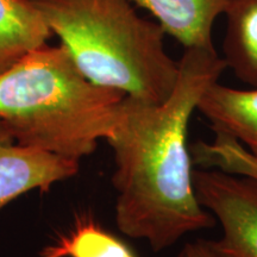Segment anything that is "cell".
<instances>
[{
	"instance_id": "6da1fadb",
	"label": "cell",
	"mask_w": 257,
	"mask_h": 257,
	"mask_svg": "<svg viewBox=\"0 0 257 257\" xmlns=\"http://www.w3.org/2000/svg\"><path fill=\"white\" fill-rule=\"evenodd\" d=\"M225 69L214 48H187L168 99L150 104L125 95L106 138L115 163V224L155 252L216 225L197 197L187 135L201 95Z\"/></svg>"
},
{
	"instance_id": "7c38bea8",
	"label": "cell",
	"mask_w": 257,
	"mask_h": 257,
	"mask_svg": "<svg viewBox=\"0 0 257 257\" xmlns=\"http://www.w3.org/2000/svg\"><path fill=\"white\" fill-rule=\"evenodd\" d=\"M178 257H219L212 246L211 240L197 239L184 245Z\"/></svg>"
},
{
	"instance_id": "30bf717a",
	"label": "cell",
	"mask_w": 257,
	"mask_h": 257,
	"mask_svg": "<svg viewBox=\"0 0 257 257\" xmlns=\"http://www.w3.org/2000/svg\"><path fill=\"white\" fill-rule=\"evenodd\" d=\"M38 257H136L126 244L92 220H80L68 234Z\"/></svg>"
},
{
	"instance_id": "ba28073f",
	"label": "cell",
	"mask_w": 257,
	"mask_h": 257,
	"mask_svg": "<svg viewBox=\"0 0 257 257\" xmlns=\"http://www.w3.org/2000/svg\"><path fill=\"white\" fill-rule=\"evenodd\" d=\"M53 31L30 0H0V74L46 46Z\"/></svg>"
},
{
	"instance_id": "52a82bcc",
	"label": "cell",
	"mask_w": 257,
	"mask_h": 257,
	"mask_svg": "<svg viewBox=\"0 0 257 257\" xmlns=\"http://www.w3.org/2000/svg\"><path fill=\"white\" fill-rule=\"evenodd\" d=\"M149 11L166 35L187 48H214V22L229 0H128Z\"/></svg>"
},
{
	"instance_id": "7a4b0ae2",
	"label": "cell",
	"mask_w": 257,
	"mask_h": 257,
	"mask_svg": "<svg viewBox=\"0 0 257 257\" xmlns=\"http://www.w3.org/2000/svg\"><path fill=\"white\" fill-rule=\"evenodd\" d=\"M125 95L88 81L63 44H46L0 74V119L22 146L80 162L110 136Z\"/></svg>"
},
{
	"instance_id": "3957f363",
	"label": "cell",
	"mask_w": 257,
	"mask_h": 257,
	"mask_svg": "<svg viewBox=\"0 0 257 257\" xmlns=\"http://www.w3.org/2000/svg\"><path fill=\"white\" fill-rule=\"evenodd\" d=\"M30 2L88 81L150 104L172 94L179 62L166 51L165 31L128 0Z\"/></svg>"
},
{
	"instance_id": "9c48e42d",
	"label": "cell",
	"mask_w": 257,
	"mask_h": 257,
	"mask_svg": "<svg viewBox=\"0 0 257 257\" xmlns=\"http://www.w3.org/2000/svg\"><path fill=\"white\" fill-rule=\"evenodd\" d=\"M223 60L250 88H257V0H229Z\"/></svg>"
},
{
	"instance_id": "8992f818",
	"label": "cell",
	"mask_w": 257,
	"mask_h": 257,
	"mask_svg": "<svg viewBox=\"0 0 257 257\" xmlns=\"http://www.w3.org/2000/svg\"><path fill=\"white\" fill-rule=\"evenodd\" d=\"M197 111L214 134L233 138L257 159V88L236 89L217 81L201 95Z\"/></svg>"
},
{
	"instance_id": "8fae6325",
	"label": "cell",
	"mask_w": 257,
	"mask_h": 257,
	"mask_svg": "<svg viewBox=\"0 0 257 257\" xmlns=\"http://www.w3.org/2000/svg\"><path fill=\"white\" fill-rule=\"evenodd\" d=\"M193 163L200 168H216L257 179V159L239 142L216 134L213 142L198 141L191 147Z\"/></svg>"
},
{
	"instance_id": "277c9868",
	"label": "cell",
	"mask_w": 257,
	"mask_h": 257,
	"mask_svg": "<svg viewBox=\"0 0 257 257\" xmlns=\"http://www.w3.org/2000/svg\"><path fill=\"white\" fill-rule=\"evenodd\" d=\"M199 202L219 221V257H257V179L216 168L193 172Z\"/></svg>"
},
{
	"instance_id": "5b68a950",
	"label": "cell",
	"mask_w": 257,
	"mask_h": 257,
	"mask_svg": "<svg viewBox=\"0 0 257 257\" xmlns=\"http://www.w3.org/2000/svg\"><path fill=\"white\" fill-rule=\"evenodd\" d=\"M79 172V161L17 143L0 119V208L25 193L48 192Z\"/></svg>"
}]
</instances>
